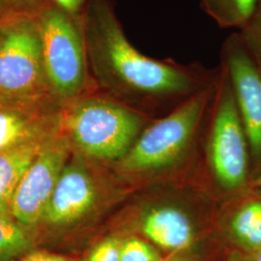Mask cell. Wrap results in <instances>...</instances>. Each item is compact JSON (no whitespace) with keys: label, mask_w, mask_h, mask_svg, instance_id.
Wrapping results in <instances>:
<instances>
[{"label":"cell","mask_w":261,"mask_h":261,"mask_svg":"<svg viewBox=\"0 0 261 261\" xmlns=\"http://www.w3.org/2000/svg\"><path fill=\"white\" fill-rule=\"evenodd\" d=\"M82 25L90 72L115 92L139 100H162L191 97L203 89L194 69L152 58L134 47L111 0H90Z\"/></svg>","instance_id":"obj_1"},{"label":"cell","mask_w":261,"mask_h":261,"mask_svg":"<svg viewBox=\"0 0 261 261\" xmlns=\"http://www.w3.org/2000/svg\"><path fill=\"white\" fill-rule=\"evenodd\" d=\"M143 124L140 112L113 99L85 94L62 103L59 129L84 154L100 160L123 158Z\"/></svg>","instance_id":"obj_2"},{"label":"cell","mask_w":261,"mask_h":261,"mask_svg":"<svg viewBox=\"0 0 261 261\" xmlns=\"http://www.w3.org/2000/svg\"><path fill=\"white\" fill-rule=\"evenodd\" d=\"M51 95L66 103L88 94L91 76L82 21L50 2L37 14Z\"/></svg>","instance_id":"obj_3"},{"label":"cell","mask_w":261,"mask_h":261,"mask_svg":"<svg viewBox=\"0 0 261 261\" xmlns=\"http://www.w3.org/2000/svg\"><path fill=\"white\" fill-rule=\"evenodd\" d=\"M0 96L54 97L45 71L37 15L19 16L0 25Z\"/></svg>","instance_id":"obj_4"},{"label":"cell","mask_w":261,"mask_h":261,"mask_svg":"<svg viewBox=\"0 0 261 261\" xmlns=\"http://www.w3.org/2000/svg\"><path fill=\"white\" fill-rule=\"evenodd\" d=\"M211 92L210 87L203 88L148 127L123 157V168L133 173H143L167 168L176 162L195 136Z\"/></svg>","instance_id":"obj_5"},{"label":"cell","mask_w":261,"mask_h":261,"mask_svg":"<svg viewBox=\"0 0 261 261\" xmlns=\"http://www.w3.org/2000/svg\"><path fill=\"white\" fill-rule=\"evenodd\" d=\"M210 137V163L226 190L242 188L248 178V140L224 66Z\"/></svg>","instance_id":"obj_6"},{"label":"cell","mask_w":261,"mask_h":261,"mask_svg":"<svg viewBox=\"0 0 261 261\" xmlns=\"http://www.w3.org/2000/svg\"><path fill=\"white\" fill-rule=\"evenodd\" d=\"M69 154V140L59 129L47 140L19 182L10 206V215L15 220L29 227L42 221Z\"/></svg>","instance_id":"obj_7"},{"label":"cell","mask_w":261,"mask_h":261,"mask_svg":"<svg viewBox=\"0 0 261 261\" xmlns=\"http://www.w3.org/2000/svg\"><path fill=\"white\" fill-rule=\"evenodd\" d=\"M222 57L252 157L261 161V71L239 34L225 41Z\"/></svg>","instance_id":"obj_8"},{"label":"cell","mask_w":261,"mask_h":261,"mask_svg":"<svg viewBox=\"0 0 261 261\" xmlns=\"http://www.w3.org/2000/svg\"><path fill=\"white\" fill-rule=\"evenodd\" d=\"M61 105L54 97L18 99L0 96V151L57 133Z\"/></svg>","instance_id":"obj_9"},{"label":"cell","mask_w":261,"mask_h":261,"mask_svg":"<svg viewBox=\"0 0 261 261\" xmlns=\"http://www.w3.org/2000/svg\"><path fill=\"white\" fill-rule=\"evenodd\" d=\"M98 199V190L88 171L77 163L66 165L48 201L42 221L56 227L80 222Z\"/></svg>","instance_id":"obj_10"},{"label":"cell","mask_w":261,"mask_h":261,"mask_svg":"<svg viewBox=\"0 0 261 261\" xmlns=\"http://www.w3.org/2000/svg\"><path fill=\"white\" fill-rule=\"evenodd\" d=\"M141 230L155 245L169 252L189 248L196 235L190 216L182 209L171 205L150 208L142 216Z\"/></svg>","instance_id":"obj_11"},{"label":"cell","mask_w":261,"mask_h":261,"mask_svg":"<svg viewBox=\"0 0 261 261\" xmlns=\"http://www.w3.org/2000/svg\"><path fill=\"white\" fill-rule=\"evenodd\" d=\"M56 134L28 140L0 151V214L10 215L11 202L20 180L47 140Z\"/></svg>","instance_id":"obj_12"},{"label":"cell","mask_w":261,"mask_h":261,"mask_svg":"<svg viewBox=\"0 0 261 261\" xmlns=\"http://www.w3.org/2000/svg\"><path fill=\"white\" fill-rule=\"evenodd\" d=\"M232 242L246 254L261 248V198L247 199L234 211L229 221Z\"/></svg>","instance_id":"obj_13"},{"label":"cell","mask_w":261,"mask_h":261,"mask_svg":"<svg viewBox=\"0 0 261 261\" xmlns=\"http://www.w3.org/2000/svg\"><path fill=\"white\" fill-rule=\"evenodd\" d=\"M260 2L261 0H200V5L219 27L241 30Z\"/></svg>","instance_id":"obj_14"},{"label":"cell","mask_w":261,"mask_h":261,"mask_svg":"<svg viewBox=\"0 0 261 261\" xmlns=\"http://www.w3.org/2000/svg\"><path fill=\"white\" fill-rule=\"evenodd\" d=\"M34 244L30 227L10 215L0 214V261H10L28 252Z\"/></svg>","instance_id":"obj_15"},{"label":"cell","mask_w":261,"mask_h":261,"mask_svg":"<svg viewBox=\"0 0 261 261\" xmlns=\"http://www.w3.org/2000/svg\"><path fill=\"white\" fill-rule=\"evenodd\" d=\"M244 46L261 71V2L239 33Z\"/></svg>","instance_id":"obj_16"},{"label":"cell","mask_w":261,"mask_h":261,"mask_svg":"<svg viewBox=\"0 0 261 261\" xmlns=\"http://www.w3.org/2000/svg\"><path fill=\"white\" fill-rule=\"evenodd\" d=\"M120 261H163L158 251L144 240L130 237L121 243Z\"/></svg>","instance_id":"obj_17"},{"label":"cell","mask_w":261,"mask_h":261,"mask_svg":"<svg viewBox=\"0 0 261 261\" xmlns=\"http://www.w3.org/2000/svg\"><path fill=\"white\" fill-rule=\"evenodd\" d=\"M49 0H0V25L23 15H37Z\"/></svg>","instance_id":"obj_18"},{"label":"cell","mask_w":261,"mask_h":261,"mask_svg":"<svg viewBox=\"0 0 261 261\" xmlns=\"http://www.w3.org/2000/svg\"><path fill=\"white\" fill-rule=\"evenodd\" d=\"M121 241L108 237L94 249L87 261H120Z\"/></svg>","instance_id":"obj_19"},{"label":"cell","mask_w":261,"mask_h":261,"mask_svg":"<svg viewBox=\"0 0 261 261\" xmlns=\"http://www.w3.org/2000/svg\"><path fill=\"white\" fill-rule=\"evenodd\" d=\"M57 8L64 11L77 20L83 19L84 11L90 0H49Z\"/></svg>","instance_id":"obj_20"},{"label":"cell","mask_w":261,"mask_h":261,"mask_svg":"<svg viewBox=\"0 0 261 261\" xmlns=\"http://www.w3.org/2000/svg\"><path fill=\"white\" fill-rule=\"evenodd\" d=\"M21 261H71L65 256L51 253V252H30L25 255V257Z\"/></svg>","instance_id":"obj_21"},{"label":"cell","mask_w":261,"mask_h":261,"mask_svg":"<svg viewBox=\"0 0 261 261\" xmlns=\"http://www.w3.org/2000/svg\"><path fill=\"white\" fill-rule=\"evenodd\" d=\"M226 261H247V257L242 255V253L238 251L230 252Z\"/></svg>","instance_id":"obj_22"},{"label":"cell","mask_w":261,"mask_h":261,"mask_svg":"<svg viewBox=\"0 0 261 261\" xmlns=\"http://www.w3.org/2000/svg\"><path fill=\"white\" fill-rule=\"evenodd\" d=\"M246 257L247 261H261V248L250 254H246Z\"/></svg>","instance_id":"obj_23"},{"label":"cell","mask_w":261,"mask_h":261,"mask_svg":"<svg viewBox=\"0 0 261 261\" xmlns=\"http://www.w3.org/2000/svg\"><path fill=\"white\" fill-rule=\"evenodd\" d=\"M252 185L254 187H258V188H261V174L258 176V177L256 178V179H254L253 180V182H252Z\"/></svg>","instance_id":"obj_24"},{"label":"cell","mask_w":261,"mask_h":261,"mask_svg":"<svg viewBox=\"0 0 261 261\" xmlns=\"http://www.w3.org/2000/svg\"><path fill=\"white\" fill-rule=\"evenodd\" d=\"M165 261H189L185 259V258H182V257H174V258H170V259H168V260Z\"/></svg>","instance_id":"obj_25"}]
</instances>
